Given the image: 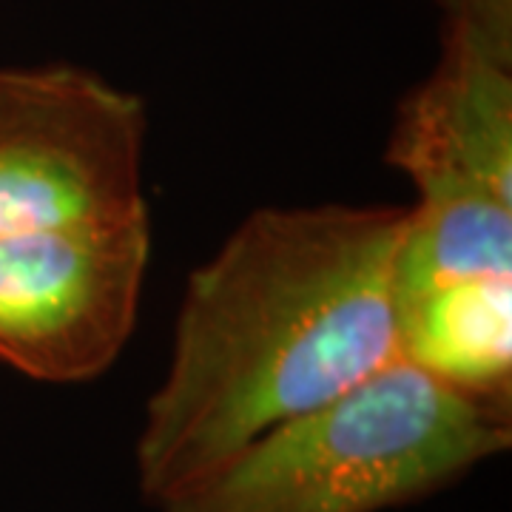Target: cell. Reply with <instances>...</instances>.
<instances>
[{"label":"cell","instance_id":"cell-2","mask_svg":"<svg viewBox=\"0 0 512 512\" xmlns=\"http://www.w3.org/2000/svg\"><path fill=\"white\" fill-rule=\"evenodd\" d=\"M510 444V413L393 359L265 430L154 510L390 512L450 490Z\"/></svg>","mask_w":512,"mask_h":512},{"label":"cell","instance_id":"cell-4","mask_svg":"<svg viewBox=\"0 0 512 512\" xmlns=\"http://www.w3.org/2000/svg\"><path fill=\"white\" fill-rule=\"evenodd\" d=\"M146 106L80 66L0 69V237L148 214Z\"/></svg>","mask_w":512,"mask_h":512},{"label":"cell","instance_id":"cell-3","mask_svg":"<svg viewBox=\"0 0 512 512\" xmlns=\"http://www.w3.org/2000/svg\"><path fill=\"white\" fill-rule=\"evenodd\" d=\"M436 3L439 60L384 151L416 191L399 279L512 276V0Z\"/></svg>","mask_w":512,"mask_h":512},{"label":"cell","instance_id":"cell-1","mask_svg":"<svg viewBox=\"0 0 512 512\" xmlns=\"http://www.w3.org/2000/svg\"><path fill=\"white\" fill-rule=\"evenodd\" d=\"M407 220V205L259 208L188 276L134 441L151 507L399 359Z\"/></svg>","mask_w":512,"mask_h":512},{"label":"cell","instance_id":"cell-6","mask_svg":"<svg viewBox=\"0 0 512 512\" xmlns=\"http://www.w3.org/2000/svg\"><path fill=\"white\" fill-rule=\"evenodd\" d=\"M396 345L427 376L510 413L512 276H396Z\"/></svg>","mask_w":512,"mask_h":512},{"label":"cell","instance_id":"cell-5","mask_svg":"<svg viewBox=\"0 0 512 512\" xmlns=\"http://www.w3.org/2000/svg\"><path fill=\"white\" fill-rule=\"evenodd\" d=\"M148 259V214L0 237V362L46 384L100 379L134 333Z\"/></svg>","mask_w":512,"mask_h":512}]
</instances>
